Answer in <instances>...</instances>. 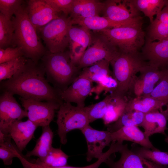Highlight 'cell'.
Instances as JSON below:
<instances>
[{
	"label": "cell",
	"instance_id": "6da1fadb",
	"mask_svg": "<svg viewBox=\"0 0 168 168\" xmlns=\"http://www.w3.org/2000/svg\"><path fill=\"white\" fill-rule=\"evenodd\" d=\"M44 66L40 60L28 59L25 63L11 78L1 82L0 88L20 97L41 101H64L61 92L51 86L45 77Z\"/></svg>",
	"mask_w": 168,
	"mask_h": 168
},
{
	"label": "cell",
	"instance_id": "7a4b0ae2",
	"mask_svg": "<svg viewBox=\"0 0 168 168\" xmlns=\"http://www.w3.org/2000/svg\"><path fill=\"white\" fill-rule=\"evenodd\" d=\"M15 30L12 45L21 47L23 56L38 62L47 53L29 18L26 6L23 4L13 16Z\"/></svg>",
	"mask_w": 168,
	"mask_h": 168
},
{
	"label": "cell",
	"instance_id": "3957f363",
	"mask_svg": "<svg viewBox=\"0 0 168 168\" xmlns=\"http://www.w3.org/2000/svg\"><path fill=\"white\" fill-rule=\"evenodd\" d=\"M40 60L47 81L61 92L77 78L81 72L71 63L69 51L54 53L47 52Z\"/></svg>",
	"mask_w": 168,
	"mask_h": 168
},
{
	"label": "cell",
	"instance_id": "277c9868",
	"mask_svg": "<svg viewBox=\"0 0 168 168\" xmlns=\"http://www.w3.org/2000/svg\"><path fill=\"white\" fill-rule=\"evenodd\" d=\"M110 64L112 68V76L118 83L117 88L113 92L125 96L130 91L136 74L148 64L139 52H120Z\"/></svg>",
	"mask_w": 168,
	"mask_h": 168
},
{
	"label": "cell",
	"instance_id": "5b68a950",
	"mask_svg": "<svg viewBox=\"0 0 168 168\" xmlns=\"http://www.w3.org/2000/svg\"><path fill=\"white\" fill-rule=\"evenodd\" d=\"M142 21L128 26L99 31L120 53H136L144 45L145 35Z\"/></svg>",
	"mask_w": 168,
	"mask_h": 168
},
{
	"label": "cell",
	"instance_id": "8992f818",
	"mask_svg": "<svg viewBox=\"0 0 168 168\" xmlns=\"http://www.w3.org/2000/svg\"><path fill=\"white\" fill-rule=\"evenodd\" d=\"M71 20L70 16L60 15L37 31L49 52H63L69 46V30L72 25Z\"/></svg>",
	"mask_w": 168,
	"mask_h": 168
},
{
	"label": "cell",
	"instance_id": "52a82bcc",
	"mask_svg": "<svg viewBox=\"0 0 168 168\" xmlns=\"http://www.w3.org/2000/svg\"><path fill=\"white\" fill-rule=\"evenodd\" d=\"M56 123L58 134L63 145L67 142L68 132L77 129L80 130L90 124L85 106H75L64 102L58 109Z\"/></svg>",
	"mask_w": 168,
	"mask_h": 168
},
{
	"label": "cell",
	"instance_id": "ba28073f",
	"mask_svg": "<svg viewBox=\"0 0 168 168\" xmlns=\"http://www.w3.org/2000/svg\"><path fill=\"white\" fill-rule=\"evenodd\" d=\"M119 53L118 49L100 32L92 35L91 43L85 51L77 67L81 70L103 59L110 62Z\"/></svg>",
	"mask_w": 168,
	"mask_h": 168
},
{
	"label": "cell",
	"instance_id": "9c48e42d",
	"mask_svg": "<svg viewBox=\"0 0 168 168\" xmlns=\"http://www.w3.org/2000/svg\"><path fill=\"white\" fill-rule=\"evenodd\" d=\"M104 2L103 16L111 21L125 24L142 21L132 0H108Z\"/></svg>",
	"mask_w": 168,
	"mask_h": 168
},
{
	"label": "cell",
	"instance_id": "30bf717a",
	"mask_svg": "<svg viewBox=\"0 0 168 168\" xmlns=\"http://www.w3.org/2000/svg\"><path fill=\"white\" fill-rule=\"evenodd\" d=\"M20 99L28 119L38 127L49 125L53 120L55 111L60 105L54 101H45L20 97Z\"/></svg>",
	"mask_w": 168,
	"mask_h": 168
},
{
	"label": "cell",
	"instance_id": "8fae6325",
	"mask_svg": "<svg viewBox=\"0 0 168 168\" xmlns=\"http://www.w3.org/2000/svg\"><path fill=\"white\" fill-rule=\"evenodd\" d=\"M2 91L0 96V132L9 135L13 124L27 117V114L13 94L7 91Z\"/></svg>",
	"mask_w": 168,
	"mask_h": 168
},
{
	"label": "cell",
	"instance_id": "7c38bea8",
	"mask_svg": "<svg viewBox=\"0 0 168 168\" xmlns=\"http://www.w3.org/2000/svg\"><path fill=\"white\" fill-rule=\"evenodd\" d=\"M167 72V68L161 69L146 65L140 71L139 76L134 78L130 91L135 97L149 95Z\"/></svg>",
	"mask_w": 168,
	"mask_h": 168
},
{
	"label": "cell",
	"instance_id": "4fadbf2b",
	"mask_svg": "<svg viewBox=\"0 0 168 168\" xmlns=\"http://www.w3.org/2000/svg\"><path fill=\"white\" fill-rule=\"evenodd\" d=\"M86 139L87 145L86 160L90 162L93 159H98L103 155V150L110 146L112 142L111 133L108 131L99 130L89 124L80 130Z\"/></svg>",
	"mask_w": 168,
	"mask_h": 168
},
{
	"label": "cell",
	"instance_id": "5bb4252c",
	"mask_svg": "<svg viewBox=\"0 0 168 168\" xmlns=\"http://www.w3.org/2000/svg\"><path fill=\"white\" fill-rule=\"evenodd\" d=\"M120 154L119 159L114 161L111 156L105 163L109 168H168V166L156 164L136 153L123 144L119 152Z\"/></svg>",
	"mask_w": 168,
	"mask_h": 168
},
{
	"label": "cell",
	"instance_id": "9a60e30c",
	"mask_svg": "<svg viewBox=\"0 0 168 168\" xmlns=\"http://www.w3.org/2000/svg\"><path fill=\"white\" fill-rule=\"evenodd\" d=\"M141 54L151 66L162 69L168 66V39L153 41L146 39Z\"/></svg>",
	"mask_w": 168,
	"mask_h": 168
},
{
	"label": "cell",
	"instance_id": "2e32d148",
	"mask_svg": "<svg viewBox=\"0 0 168 168\" xmlns=\"http://www.w3.org/2000/svg\"><path fill=\"white\" fill-rule=\"evenodd\" d=\"M26 2L29 18L37 31L60 16V13L55 10L44 0H29Z\"/></svg>",
	"mask_w": 168,
	"mask_h": 168
},
{
	"label": "cell",
	"instance_id": "e0dca14e",
	"mask_svg": "<svg viewBox=\"0 0 168 168\" xmlns=\"http://www.w3.org/2000/svg\"><path fill=\"white\" fill-rule=\"evenodd\" d=\"M93 87V82L88 78L79 75L77 78L61 94L64 102L74 103L77 106H85L86 99Z\"/></svg>",
	"mask_w": 168,
	"mask_h": 168
},
{
	"label": "cell",
	"instance_id": "ac0fdd59",
	"mask_svg": "<svg viewBox=\"0 0 168 168\" xmlns=\"http://www.w3.org/2000/svg\"><path fill=\"white\" fill-rule=\"evenodd\" d=\"M168 120V105L162 111L156 110L145 114L143 121L140 126L144 130V133L148 138L157 133L166 135Z\"/></svg>",
	"mask_w": 168,
	"mask_h": 168
},
{
	"label": "cell",
	"instance_id": "d6986e66",
	"mask_svg": "<svg viewBox=\"0 0 168 168\" xmlns=\"http://www.w3.org/2000/svg\"><path fill=\"white\" fill-rule=\"evenodd\" d=\"M38 127L29 119L25 121H17L13 124L9 134L20 152H22L25 148Z\"/></svg>",
	"mask_w": 168,
	"mask_h": 168
},
{
	"label": "cell",
	"instance_id": "ffe728a7",
	"mask_svg": "<svg viewBox=\"0 0 168 168\" xmlns=\"http://www.w3.org/2000/svg\"><path fill=\"white\" fill-rule=\"evenodd\" d=\"M111 136L112 142L129 141L152 150L158 149L154 147L149 138L146 137L144 132L137 126L123 127L116 131L111 133Z\"/></svg>",
	"mask_w": 168,
	"mask_h": 168
},
{
	"label": "cell",
	"instance_id": "44dd1931",
	"mask_svg": "<svg viewBox=\"0 0 168 168\" xmlns=\"http://www.w3.org/2000/svg\"><path fill=\"white\" fill-rule=\"evenodd\" d=\"M104 2L97 0H74L70 17L72 19L99 16L102 13Z\"/></svg>",
	"mask_w": 168,
	"mask_h": 168
},
{
	"label": "cell",
	"instance_id": "7402d4cb",
	"mask_svg": "<svg viewBox=\"0 0 168 168\" xmlns=\"http://www.w3.org/2000/svg\"><path fill=\"white\" fill-rule=\"evenodd\" d=\"M147 39L152 40L168 39V1L147 29Z\"/></svg>",
	"mask_w": 168,
	"mask_h": 168
},
{
	"label": "cell",
	"instance_id": "603a6c76",
	"mask_svg": "<svg viewBox=\"0 0 168 168\" xmlns=\"http://www.w3.org/2000/svg\"><path fill=\"white\" fill-rule=\"evenodd\" d=\"M106 112L102 118L106 126L116 121L125 111L128 101L126 96L114 92L110 94Z\"/></svg>",
	"mask_w": 168,
	"mask_h": 168
},
{
	"label": "cell",
	"instance_id": "cb8c5ba5",
	"mask_svg": "<svg viewBox=\"0 0 168 168\" xmlns=\"http://www.w3.org/2000/svg\"><path fill=\"white\" fill-rule=\"evenodd\" d=\"M71 20L72 25L77 24L89 30L97 31L127 26L134 24H125L117 22L111 21L106 17L100 16H95L85 18L71 19Z\"/></svg>",
	"mask_w": 168,
	"mask_h": 168
},
{
	"label": "cell",
	"instance_id": "d4e9b609",
	"mask_svg": "<svg viewBox=\"0 0 168 168\" xmlns=\"http://www.w3.org/2000/svg\"><path fill=\"white\" fill-rule=\"evenodd\" d=\"M42 133L37 140L34 148L31 151H28L25 156H36L40 161H43L53 147L54 133L49 125L42 127Z\"/></svg>",
	"mask_w": 168,
	"mask_h": 168
},
{
	"label": "cell",
	"instance_id": "484cf974",
	"mask_svg": "<svg viewBox=\"0 0 168 168\" xmlns=\"http://www.w3.org/2000/svg\"><path fill=\"white\" fill-rule=\"evenodd\" d=\"M163 102L149 96L135 97L128 100L125 110H136L146 114L159 110L162 111Z\"/></svg>",
	"mask_w": 168,
	"mask_h": 168
},
{
	"label": "cell",
	"instance_id": "4316f807",
	"mask_svg": "<svg viewBox=\"0 0 168 168\" xmlns=\"http://www.w3.org/2000/svg\"><path fill=\"white\" fill-rule=\"evenodd\" d=\"M110 62L103 59L94 64L82 69L80 76L85 77L92 82L97 83L106 77L111 75L112 72L109 68Z\"/></svg>",
	"mask_w": 168,
	"mask_h": 168
},
{
	"label": "cell",
	"instance_id": "83f0119b",
	"mask_svg": "<svg viewBox=\"0 0 168 168\" xmlns=\"http://www.w3.org/2000/svg\"><path fill=\"white\" fill-rule=\"evenodd\" d=\"M145 114L136 110H125L114 122L106 126L107 130L113 133L127 126H140L142 123Z\"/></svg>",
	"mask_w": 168,
	"mask_h": 168
},
{
	"label": "cell",
	"instance_id": "f1b7e54d",
	"mask_svg": "<svg viewBox=\"0 0 168 168\" xmlns=\"http://www.w3.org/2000/svg\"><path fill=\"white\" fill-rule=\"evenodd\" d=\"M166 0H132L135 6L147 17L152 23L153 16L156 15L167 5Z\"/></svg>",
	"mask_w": 168,
	"mask_h": 168
},
{
	"label": "cell",
	"instance_id": "f546056e",
	"mask_svg": "<svg viewBox=\"0 0 168 168\" xmlns=\"http://www.w3.org/2000/svg\"><path fill=\"white\" fill-rule=\"evenodd\" d=\"M131 150L142 157L156 164L168 166V152H162L159 149L153 150L143 147H140L134 143L131 145Z\"/></svg>",
	"mask_w": 168,
	"mask_h": 168
},
{
	"label": "cell",
	"instance_id": "4dcf8cb0",
	"mask_svg": "<svg viewBox=\"0 0 168 168\" xmlns=\"http://www.w3.org/2000/svg\"><path fill=\"white\" fill-rule=\"evenodd\" d=\"M15 28L13 21L0 13V48L12 45Z\"/></svg>",
	"mask_w": 168,
	"mask_h": 168
},
{
	"label": "cell",
	"instance_id": "1f68e13d",
	"mask_svg": "<svg viewBox=\"0 0 168 168\" xmlns=\"http://www.w3.org/2000/svg\"><path fill=\"white\" fill-rule=\"evenodd\" d=\"M10 135L0 132V158L5 165H11L13 158L17 157V147L12 144Z\"/></svg>",
	"mask_w": 168,
	"mask_h": 168
},
{
	"label": "cell",
	"instance_id": "d6a6232c",
	"mask_svg": "<svg viewBox=\"0 0 168 168\" xmlns=\"http://www.w3.org/2000/svg\"><path fill=\"white\" fill-rule=\"evenodd\" d=\"M68 157L60 149L52 147L43 161L38 158L35 163L46 166L61 167L67 166Z\"/></svg>",
	"mask_w": 168,
	"mask_h": 168
},
{
	"label": "cell",
	"instance_id": "836d02e7",
	"mask_svg": "<svg viewBox=\"0 0 168 168\" xmlns=\"http://www.w3.org/2000/svg\"><path fill=\"white\" fill-rule=\"evenodd\" d=\"M27 59L22 56L0 64V82L12 77L25 63Z\"/></svg>",
	"mask_w": 168,
	"mask_h": 168
},
{
	"label": "cell",
	"instance_id": "e575fe53",
	"mask_svg": "<svg viewBox=\"0 0 168 168\" xmlns=\"http://www.w3.org/2000/svg\"><path fill=\"white\" fill-rule=\"evenodd\" d=\"M69 35L70 40L80 44L86 49L92 40L90 30L81 26L78 27L72 25L69 29Z\"/></svg>",
	"mask_w": 168,
	"mask_h": 168
},
{
	"label": "cell",
	"instance_id": "d590c367",
	"mask_svg": "<svg viewBox=\"0 0 168 168\" xmlns=\"http://www.w3.org/2000/svg\"><path fill=\"white\" fill-rule=\"evenodd\" d=\"M110 95L107 96L100 101L87 106H85L89 123L103 118L107 110Z\"/></svg>",
	"mask_w": 168,
	"mask_h": 168
},
{
	"label": "cell",
	"instance_id": "8d00e7d4",
	"mask_svg": "<svg viewBox=\"0 0 168 168\" xmlns=\"http://www.w3.org/2000/svg\"><path fill=\"white\" fill-rule=\"evenodd\" d=\"M148 96L163 102L166 106L168 105V70L167 73L161 79L152 91Z\"/></svg>",
	"mask_w": 168,
	"mask_h": 168
},
{
	"label": "cell",
	"instance_id": "74e56055",
	"mask_svg": "<svg viewBox=\"0 0 168 168\" xmlns=\"http://www.w3.org/2000/svg\"><path fill=\"white\" fill-rule=\"evenodd\" d=\"M118 86V83L112 75H109L104 78L93 86L91 93H94L96 97H98L103 92L105 93L115 91Z\"/></svg>",
	"mask_w": 168,
	"mask_h": 168
},
{
	"label": "cell",
	"instance_id": "f35d334b",
	"mask_svg": "<svg viewBox=\"0 0 168 168\" xmlns=\"http://www.w3.org/2000/svg\"><path fill=\"white\" fill-rule=\"evenodd\" d=\"M23 2L22 0H0V13L7 19L11 20Z\"/></svg>",
	"mask_w": 168,
	"mask_h": 168
},
{
	"label": "cell",
	"instance_id": "ab89813d",
	"mask_svg": "<svg viewBox=\"0 0 168 168\" xmlns=\"http://www.w3.org/2000/svg\"><path fill=\"white\" fill-rule=\"evenodd\" d=\"M69 47L71 63L77 67L86 49L80 44L70 40Z\"/></svg>",
	"mask_w": 168,
	"mask_h": 168
},
{
	"label": "cell",
	"instance_id": "60d3db41",
	"mask_svg": "<svg viewBox=\"0 0 168 168\" xmlns=\"http://www.w3.org/2000/svg\"><path fill=\"white\" fill-rule=\"evenodd\" d=\"M55 10L67 16L71 12L74 0H44Z\"/></svg>",
	"mask_w": 168,
	"mask_h": 168
},
{
	"label": "cell",
	"instance_id": "b9f144b4",
	"mask_svg": "<svg viewBox=\"0 0 168 168\" xmlns=\"http://www.w3.org/2000/svg\"><path fill=\"white\" fill-rule=\"evenodd\" d=\"M24 56L21 47H9L5 49L0 48V64L9 62L21 57Z\"/></svg>",
	"mask_w": 168,
	"mask_h": 168
},
{
	"label": "cell",
	"instance_id": "7bdbcfd3",
	"mask_svg": "<svg viewBox=\"0 0 168 168\" xmlns=\"http://www.w3.org/2000/svg\"><path fill=\"white\" fill-rule=\"evenodd\" d=\"M107 159V156L105 155H103L94 163L82 167H75L67 165L61 167H52L37 164L35 165L34 168H99L102 163H105Z\"/></svg>",
	"mask_w": 168,
	"mask_h": 168
},
{
	"label": "cell",
	"instance_id": "ee69618b",
	"mask_svg": "<svg viewBox=\"0 0 168 168\" xmlns=\"http://www.w3.org/2000/svg\"><path fill=\"white\" fill-rule=\"evenodd\" d=\"M165 141L168 143V136H166V138H165Z\"/></svg>",
	"mask_w": 168,
	"mask_h": 168
},
{
	"label": "cell",
	"instance_id": "f6af8a7d",
	"mask_svg": "<svg viewBox=\"0 0 168 168\" xmlns=\"http://www.w3.org/2000/svg\"><path fill=\"white\" fill-rule=\"evenodd\" d=\"M167 70H168V66L167 67Z\"/></svg>",
	"mask_w": 168,
	"mask_h": 168
},
{
	"label": "cell",
	"instance_id": "bcb514c9",
	"mask_svg": "<svg viewBox=\"0 0 168 168\" xmlns=\"http://www.w3.org/2000/svg\"><path fill=\"white\" fill-rule=\"evenodd\" d=\"M167 129H168V128H167Z\"/></svg>",
	"mask_w": 168,
	"mask_h": 168
}]
</instances>
